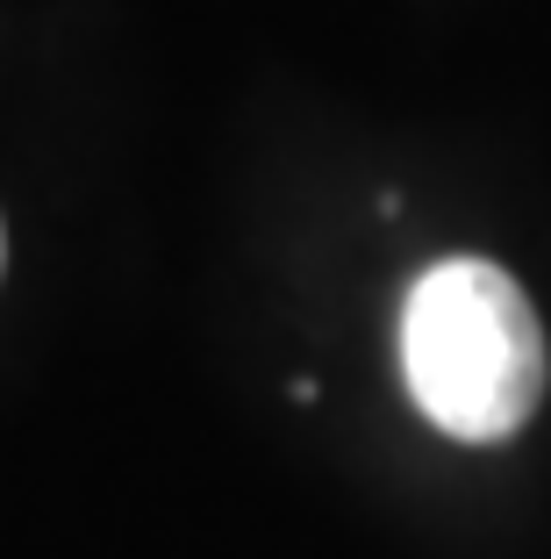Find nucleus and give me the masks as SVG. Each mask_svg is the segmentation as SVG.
Segmentation results:
<instances>
[{
  "label": "nucleus",
  "mask_w": 551,
  "mask_h": 559,
  "mask_svg": "<svg viewBox=\"0 0 551 559\" xmlns=\"http://www.w3.org/2000/svg\"><path fill=\"white\" fill-rule=\"evenodd\" d=\"M544 330L502 265L438 259L402 301V380L458 444H502L544 402Z\"/></svg>",
  "instance_id": "nucleus-1"
},
{
  "label": "nucleus",
  "mask_w": 551,
  "mask_h": 559,
  "mask_svg": "<svg viewBox=\"0 0 551 559\" xmlns=\"http://www.w3.org/2000/svg\"><path fill=\"white\" fill-rule=\"evenodd\" d=\"M0 265H8V230H0Z\"/></svg>",
  "instance_id": "nucleus-2"
}]
</instances>
